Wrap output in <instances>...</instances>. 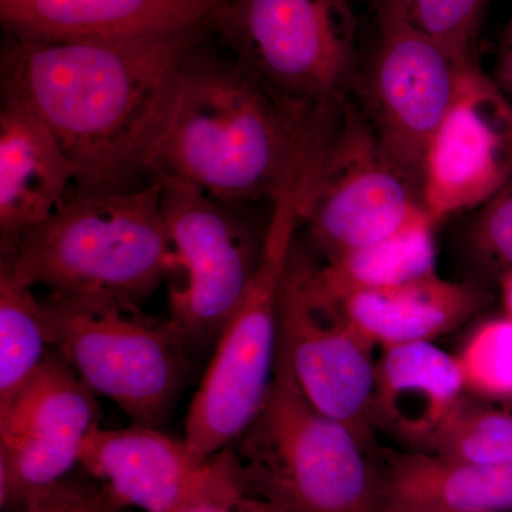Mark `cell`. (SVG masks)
<instances>
[{"mask_svg":"<svg viewBox=\"0 0 512 512\" xmlns=\"http://www.w3.org/2000/svg\"><path fill=\"white\" fill-rule=\"evenodd\" d=\"M208 28L133 40L42 42L8 35L2 94L36 111L79 170L77 191L150 183L181 64Z\"/></svg>","mask_w":512,"mask_h":512,"instance_id":"6da1fadb","label":"cell"},{"mask_svg":"<svg viewBox=\"0 0 512 512\" xmlns=\"http://www.w3.org/2000/svg\"><path fill=\"white\" fill-rule=\"evenodd\" d=\"M79 467L120 508L144 512H174L202 495L244 487L232 446L201 460L185 440L137 424L117 430L97 424L84 441Z\"/></svg>","mask_w":512,"mask_h":512,"instance_id":"5bb4252c","label":"cell"},{"mask_svg":"<svg viewBox=\"0 0 512 512\" xmlns=\"http://www.w3.org/2000/svg\"><path fill=\"white\" fill-rule=\"evenodd\" d=\"M157 178L136 190H74L37 227L2 245V261L30 288L136 305L178 274Z\"/></svg>","mask_w":512,"mask_h":512,"instance_id":"3957f363","label":"cell"},{"mask_svg":"<svg viewBox=\"0 0 512 512\" xmlns=\"http://www.w3.org/2000/svg\"><path fill=\"white\" fill-rule=\"evenodd\" d=\"M40 305L50 346L89 389L137 426L158 429L168 419L195 355L170 319L151 318L136 305L52 293Z\"/></svg>","mask_w":512,"mask_h":512,"instance_id":"5b68a950","label":"cell"},{"mask_svg":"<svg viewBox=\"0 0 512 512\" xmlns=\"http://www.w3.org/2000/svg\"><path fill=\"white\" fill-rule=\"evenodd\" d=\"M343 103L319 109L286 99L202 33L181 64L151 178L184 181L229 205L274 204L312 180Z\"/></svg>","mask_w":512,"mask_h":512,"instance_id":"7a4b0ae2","label":"cell"},{"mask_svg":"<svg viewBox=\"0 0 512 512\" xmlns=\"http://www.w3.org/2000/svg\"><path fill=\"white\" fill-rule=\"evenodd\" d=\"M503 293L505 308H507L508 316L512 318V272L504 275Z\"/></svg>","mask_w":512,"mask_h":512,"instance_id":"f546056e","label":"cell"},{"mask_svg":"<svg viewBox=\"0 0 512 512\" xmlns=\"http://www.w3.org/2000/svg\"><path fill=\"white\" fill-rule=\"evenodd\" d=\"M79 170L35 110L2 94L0 245L49 220L72 194Z\"/></svg>","mask_w":512,"mask_h":512,"instance_id":"2e32d148","label":"cell"},{"mask_svg":"<svg viewBox=\"0 0 512 512\" xmlns=\"http://www.w3.org/2000/svg\"><path fill=\"white\" fill-rule=\"evenodd\" d=\"M431 220L421 191L387 157L362 111L343 104L338 126L301 205L326 259L379 244Z\"/></svg>","mask_w":512,"mask_h":512,"instance_id":"9c48e42d","label":"cell"},{"mask_svg":"<svg viewBox=\"0 0 512 512\" xmlns=\"http://www.w3.org/2000/svg\"><path fill=\"white\" fill-rule=\"evenodd\" d=\"M493 80L512 104V16L501 37Z\"/></svg>","mask_w":512,"mask_h":512,"instance_id":"83f0119b","label":"cell"},{"mask_svg":"<svg viewBox=\"0 0 512 512\" xmlns=\"http://www.w3.org/2000/svg\"><path fill=\"white\" fill-rule=\"evenodd\" d=\"M490 0H372L377 20L409 26L466 52H474L478 26Z\"/></svg>","mask_w":512,"mask_h":512,"instance_id":"603a6c76","label":"cell"},{"mask_svg":"<svg viewBox=\"0 0 512 512\" xmlns=\"http://www.w3.org/2000/svg\"><path fill=\"white\" fill-rule=\"evenodd\" d=\"M512 178V104L471 60L424 161L421 198L431 220L484 207Z\"/></svg>","mask_w":512,"mask_h":512,"instance_id":"4fadbf2b","label":"cell"},{"mask_svg":"<svg viewBox=\"0 0 512 512\" xmlns=\"http://www.w3.org/2000/svg\"><path fill=\"white\" fill-rule=\"evenodd\" d=\"M208 26L286 99L319 109L349 99L357 73L349 0H221Z\"/></svg>","mask_w":512,"mask_h":512,"instance_id":"52a82bcc","label":"cell"},{"mask_svg":"<svg viewBox=\"0 0 512 512\" xmlns=\"http://www.w3.org/2000/svg\"><path fill=\"white\" fill-rule=\"evenodd\" d=\"M484 302L473 284L447 281L437 272L406 284L357 293L336 311L372 346L393 348L434 339L463 326Z\"/></svg>","mask_w":512,"mask_h":512,"instance_id":"d6986e66","label":"cell"},{"mask_svg":"<svg viewBox=\"0 0 512 512\" xmlns=\"http://www.w3.org/2000/svg\"><path fill=\"white\" fill-rule=\"evenodd\" d=\"M100 424L97 394L56 350L0 412V504L22 510L37 491L80 466L90 431Z\"/></svg>","mask_w":512,"mask_h":512,"instance_id":"8fae6325","label":"cell"},{"mask_svg":"<svg viewBox=\"0 0 512 512\" xmlns=\"http://www.w3.org/2000/svg\"><path fill=\"white\" fill-rule=\"evenodd\" d=\"M163 184L161 208L184 282L171 286L170 320L192 352L214 350L254 278L265 238L225 204L174 178Z\"/></svg>","mask_w":512,"mask_h":512,"instance_id":"ba28073f","label":"cell"},{"mask_svg":"<svg viewBox=\"0 0 512 512\" xmlns=\"http://www.w3.org/2000/svg\"><path fill=\"white\" fill-rule=\"evenodd\" d=\"M433 220L421 221L394 237L313 264L293 244L292 256L313 301L338 309L357 293L406 284L436 272Z\"/></svg>","mask_w":512,"mask_h":512,"instance_id":"ffe728a7","label":"cell"},{"mask_svg":"<svg viewBox=\"0 0 512 512\" xmlns=\"http://www.w3.org/2000/svg\"><path fill=\"white\" fill-rule=\"evenodd\" d=\"M377 25L375 49L353 89L380 147L421 191L427 150L474 52L392 20Z\"/></svg>","mask_w":512,"mask_h":512,"instance_id":"30bf717a","label":"cell"},{"mask_svg":"<svg viewBox=\"0 0 512 512\" xmlns=\"http://www.w3.org/2000/svg\"><path fill=\"white\" fill-rule=\"evenodd\" d=\"M419 451L473 463L512 466V413L464 399Z\"/></svg>","mask_w":512,"mask_h":512,"instance_id":"7402d4cb","label":"cell"},{"mask_svg":"<svg viewBox=\"0 0 512 512\" xmlns=\"http://www.w3.org/2000/svg\"><path fill=\"white\" fill-rule=\"evenodd\" d=\"M474 247L505 274L512 272V178L484 205L473 231Z\"/></svg>","mask_w":512,"mask_h":512,"instance_id":"484cf974","label":"cell"},{"mask_svg":"<svg viewBox=\"0 0 512 512\" xmlns=\"http://www.w3.org/2000/svg\"><path fill=\"white\" fill-rule=\"evenodd\" d=\"M375 512H512V466L382 450Z\"/></svg>","mask_w":512,"mask_h":512,"instance_id":"ac0fdd59","label":"cell"},{"mask_svg":"<svg viewBox=\"0 0 512 512\" xmlns=\"http://www.w3.org/2000/svg\"><path fill=\"white\" fill-rule=\"evenodd\" d=\"M278 349L316 409L348 426L373 450L382 451L370 421L375 346L342 313L312 301L292 252L279 293Z\"/></svg>","mask_w":512,"mask_h":512,"instance_id":"7c38bea8","label":"cell"},{"mask_svg":"<svg viewBox=\"0 0 512 512\" xmlns=\"http://www.w3.org/2000/svg\"><path fill=\"white\" fill-rule=\"evenodd\" d=\"M244 497V488H229L188 501L174 512H241L239 503Z\"/></svg>","mask_w":512,"mask_h":512,"instance_id":"4316f807","label":"cell"},{"mask_svg":"<svg viewBox=\"0 0 512 512\" xmlns=\"http://www.w3.org/2000/svg\"><path fill=\"white\" fill-rule=\"evenodd\" d=\"M50 350L39 296L0 262V412L35 375Z\"/></svg>","mask_w":512,"mask_h":512,"instance_id":"44dd1931","label":"cell"},{"mask_svg":"<svg viewBox=\"0 0 512 512\" xmlns=\"http://www.w3.org/2000/svg\"><path fill=\"white\" fill-rule=\"evenodd\" d=\"M245 495L289 512H375L380 454L316 409L278 349L261 409L238 440Z\"/></svg>","mask_w":512,"mask_h":512,"instance_id":"277c9868","label":"cell"},{"mask_svg":"<svg viewBox=\"0 0 512 512\" xmlns=\"http://www.w3.org/2000/svg\"><path fill=\"white\" fill-rule=\"evenodd\" d=\"M120 507L99 481L72 474L37 491L20 512H119Z\"/></svg>","mask_w":512,"mask_h":512,"instance_id":"d4e9b609","label":"cell"},{"mask_svg":"<svg viewBox=\"0 0 512 512\" xmlns=\"http://www.w3.org/2000/svg\"><path fill=\"white\" fill-rule=\"evenodd\" d=\"M239 510H241V512H289L281 510V508H276L274 505L264 503V501L247 497V495H245L241 503H239Z\"/></svg>","mask_w":512,"mask_h":512,"instance_id":"f1b7e54d","label":"cell"},{"mask_svg":"<svg viewBox=\"0 0 512 512\" xmlns=\"http://www.w3.org/2000/svg\"><path fill=\"white\" fill-rule=\"evenodd\" d=\"M466 392L457 356L433 342L384 348L376 359L370 421L407 450H420L456 413Z\"/></svg>","mask_w":512,"mask_h":512,"instance_id":"e0dca14e","label":"cell"},{"mask_svg":"<svg viewBox=\"0 0 512 512\" xmlns=\"http://www.w3.org/2000/svg\"><path fill=\"white\" fill-rule=\"evenodd\" d=\"M457 360L467 392L484 399H512V318L478 326Z\"/></svg>","mask_w":512,"mask_h":512,"instance_id":"cb8c5ba5","label":"cell"},{"mask_svg":"<svg viewBox=\"0 0 512 512\" xmlns=\"http://www.w3.org/2000/svg\"><path fill=\"white\" fill-rule=\"evenodd\" d=\"M221 0H0L9 36L42 42L181 35L210 23Z\"/></svg>","mask_w":512,"mask_h":512,"instance_id":"9a60e30c","label":"cell"},{"mask_svg":"<svg viewBox=\"0 0 512 512\" xmlns=\"http://www.w3.org/2000/svg\"><path fill=\"white\" fill-rule=\"evenodd\" d=\"M305 192L306 185H301L274 202L261 262L192 397L184 440L201 460L238 440L271 387L278 355L279 293L301 227Z\"/></svg>","mask_w":512,"mask_h":512,"instance_id":"8992f818","label":"cell"}]
</instances>
